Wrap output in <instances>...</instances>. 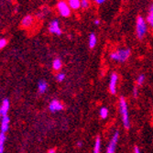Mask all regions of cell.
Here are the masks:
<instances>
[{
  "label": "cell",
  "mask_w": 153,
  "mask_h": 153,
  "mask_svg": "<svg viewBox=\"0 0 153 153\" xmlns=\"http://www.w3.org/2000/svg\"><path fill=\"white\" fill-rule=\"evenodd\" d=\"M119 107H120V113L122 117L123 125L126 129H128L130 127L129 118H128V105L126 99L124 97H120V102H119Z\"/></svg>",
  "instance_id": "1"
},
{
  "label": "cell",
  "mask_w": 153,
  "mask_h": 153,
  "mask_svg": "<svg viewBox=\"0 0 153 153\" xmlns=\"http://www.w3.org/2000/svg\"><path fill=\"white\" fill-rule=\"evenodd\" d=\"M130 50L129 49H126V50H118L117 51H114L110 54V58L114 60V61H117V62H125L128 59V57L130 56Z\"/></svg>",
  "instance_id": "2"
},
{
  "label": "cell",
  "mask_w": 153,
  "mask_h": 153,
  "mask_svg": "<svg viewBox=\"0 0 153 153\" xmlns=\"http://www.w3.org/2000/svg\"><path fill=\"white\" fill-rule=\"evenodd\" d=\"M136 32H137V36L138 39H142L147 32V23L141 16H138L137 18Z\"/></svg>",
  "instance_id": "3"
},
{
  "label": "cell",
  "mask_w": 153,
  "mask_h": 153,
  "mask_svg": "<svg viewBox=\"0 0 153 153\" xmlns=\"http://www.w3.org/2000/svg\"><path fill=\"white\" fill-rule=\"evenodd\" d=\"M57 8L62 17H69L71 15V7L65 1H60L57 4Z\"/></svg>",
  "instance_id": "4"
},
{
  "label": "cell",
  "mask_w": 153,
  "mask_h": 153,
  "mask_svg": "<svg viewBox=\"0 0 153 153\" xmlns=\"http://www.w3.org/2000/svg\"><path fill=\"white\" fill-rule=\"evenodd\" d=\"M118 137H119V133L117 131H116V133L114 134L113 137L111 138V140L108 144L107 149H106V153H114L116 150V147L118 141Z\"/></svg>",
  "instance_id": "5"
},
{
  "label": "cell",
  "mask_w": 153,
  "mask_h": 153,
  "mask_svg": "<svg viewBox=\"0 0 153 153\" xmlns=\"http://www.w3.org/2000/svg\"><path fill=\"white\" fill-rule=\"evenodd\" d=\"M49 31L51 33L56 34V35H62V30L60 27V23L57 19L52 20L49 24Z\"/></svg>",
  "instance_id": "6"
},
{
  "label": "cell",
  "mask_w": 153,
  "mask_h": 153,
  "mask_svg": "<svg viewBox=\"0 0 153 153\" xmlns=\"http://www.w3.org/2000/svg\"><path fill=\"white\" fill-rule=\"evenodd\" d=\"M49 109L51 112L54 113V112H58V111H61L63 109V105L59 101V100H56L54 99L52 100L50 105H49Z\"/></svg>",
  "instance_id": "7"
},
{
  "label": "cell",
  "mask_w": 153,
  "mask_h": 153,
  "mask_svg": "<svg viewBox=\"0 0 153 153\" xmlns=\"http://www.w3.org/2000/svg\"><path fill=\"white\" fill-rule=\"evenodd\" d=\"M117 74H113L111 75L110 82H109V91L112 94L117 93Z\"/></svg>",
  "instance_id": "8"
},
{
  "label": "cell",
  "mask_w": 153,
  "mask_h": 153,
  "mask_svg": "<svg viewBox=\"0 0 153 153\" xmlns=\"http://www.w3.org/2000/svg\"><path fill=\"white\" fill-rule=\"evenodd\" d=\"M8 108H9V101L8 99H4L1 105V108H0V115H1L2 117L7 115Z\"/></svg>",
  "instance_id": "9"
},
{
  "label": "cell",
  "mask_w": 153,
  "mask_h": 153,
  "mask_svg": "<svg viewBox=\"0 0 153 153\" xmlns=\"http://www.w3.org/2000/svg\"><path fill=\"white\" fill-rule=\"evenodd\" d=\"M8 127H9V117L7 116L2 117V121H1V132L2 133H6L8 130Z\"/></svg>",
  "instance_id": "10"
},
{
  "label": "cell",
  "mask_w": 153,
  "mask_h": 153,
  "mask_svg": "<svg viewBox=\"0 0 153 153\" xmlns=\"http://www.w3.org/2000/svg\"><path fill=\"white\" fill-rule=\"evenodd\" d=\"M32 23H33V18L31 16H30V15H27V16L23 18L21 25L24 27H30L32 25Z\"/></svg>",
  "instance_id": "11"
},
{
  "label": "cell",
  "mask_w": 153,
  "mask_h": 153,
  "mask_svg": "<svg viewBox=\"0 0 153 153\" xmlns=\"http://www.w3.org/2000/svg\"><path fill=\"white\" fill-rule=\"evenodd\" d=\"M147 21L149 24V26L151 27H153V4L149 7V14H148V17H147Z\"/></svg>",
  "instance_id": "12"
},
{
  "label": "cell",
  "mask_w": 153,
  "mask_h": 153,
  "mask_svg": "<svg viewBox=\"0 0 153 153\" xmlns=\"http://www.w3.org/2000/svg\"><path fill=\"white\" fill-rule=\"evenodd\" d=\"M100 149H101V140L99 137H97L95 138V142H94V153H100Z\"/></svg>",
  "instance_id": "13"
},
{
  "label": "cell",
  "mask_w": 153,
  "mask_h": 153,
  "mask_svg": "<svg viewBox=\"0 0 153 153\" xmlns=\"http://www.w3.org/2000/svg\"><path fill=\"white\" fill-rule=\"evenodd\" d=\"M68 4L73 9H78L79 7H81V1H79V0H70Z\"/></svg>",
  "instance_id": "14"
},
{
  "label": "cell",
  "mask_w": 153,
  "mask_h": 153,
  "mask_svg": "<svg viewBox=\"0 0 153 153\" xmlns=\"http://www.w3.org/2000/svg\"><path fill=\"white\" fill-rule=\"evenodd\" d=\"M39 93L40 94H43V93H45L46 92V90H47V88H48V85H47V82H45V81H40L39 82Z\"/></svg>",
  "instance_id": "15"
},
{
  "label": "cell",
  "mask_w": 153,
  "mask_h": 153,
  "mask_svg": "<svg viewBox=\"0 0 153 153\" xmlns=\"http://www.w3.org/2000/svg\"><path fill=\"white\" fill-rule=\"evenodd\" d=\"M62 66V61L60 59H55L52 62V67L55 71H60L61 68Z\"/></svg>",
  "instance_id": "16"
},
{
  "label": "cell",
  "mask_w": 153,
  "mask_h": 153,
  "mask_svg": "<svg viewBox=\"0 0 153 153\" xmlns=\"http://www.w3.org/2000/svg\"><path fill=\"white\" fill-rule=\"evenodd\" d=\"M95 44H96V36L94 33H91L89 37V47L93 49L94 48Z\"/></svg>",
  "instance_id": "17"
},
{
  "label": "cell",
  "mask_w": 153,
  "mask_h": 153,
  "mask_svg": "<svg viewBox=\"0 0 153 153\" xmlns=\"http://www.w3.org/2000/svg\"><path fill=\"white\" fill-rule=\"evenodd\" d=\"M6 140V135L5 133H0V153L4 152V142Z\"/></svg>",
  "instance_id": "18"
},
{
  "label": "cell",
  "mask_w": 153,
  "mask_h": 153,
  "mask_svg": "<svg viewBox=\"0 0 153 153\" xmlns=\"http://www.w3.org/2000/svg\"><path fill=\"white\" fill-rule=\"evenodd\" d=\"M99 114H100L101 118H104V119L106 118L107 116H108V109H107L106 107H102V108L100 109Z\"/></svg>",
  "instance_id": "19"
},
{
  "label": "cell",
  "mask_w": 153,
  "mask_h": 153,
  "mask_svg": "<svg viewBox=\"0 0 153 153\" xmlns=\"http://www.w3.org/2000/svg\"><path fill=\"white\" fill-rule=\"evenodd\" d=\"M145 81V76L143 75V74H140V76L137 77V85H142L143 83V82Z\"/></svg>",
  "instance_id": "20"
},
{
  "label": "cell",
  "mask_w": 153,
  "mask_h": 153,
  "mask_svg": "<svg viewBox=\"0 0 153 153\" xmlns=\"http://www.w3.org/2000/svg\"><path fill=\"white\" fill-rule=\"evenodd\" d=\"M88 7H89V1H87V0H82L81 1V7L87 8Z\"/></svg>",
  "instance_id": "21"
},
{
  "label": "cell",
  "mask_w": 153,
  "mask_h": 153,
  "mask_svg": "<svg viewBox=\"0 0 153 153\" xmlns=\"http://www.w3.org/2000/svg\"><path fill=\"white\" fill-rule=\"evenodd\" d=\"M56 79H57V81H59V82H62L64 79H65V74H58L57 75H56Z\"/></svg>",
  "instance_id": "22"
},
{
  "label": "cell",
  "mask_w": 153,
  "mask_h": 153,
  "mask_svg": "<svg viewBox=\"0 0 153 153\" xmlns=\"http://www.w3.org/2000/svg\"><path fill=\"white\" fill-rule=\"evenodd\" d=\"M7 45V39H0V48L3 49Z\"/></svg>",
  "instance_id": "23"
},
{
  "label": "cell",
  "mask_w": 153,
  "mask_h": 153,
  "mask_svg": "<svg viewBox=\"0 0 153 153\" xmlns=\"http://www.w3.org/2000/svg\"><path fill=\"white\" fill-rule=\"evenodd\" d=\"M95 3H96V4L101 5V4H104V3H105V0H96Z\"/></svg>",
  "instance_id": "24"
},
{
  "label": "cell",
  "mask_w": 153,
  "mask_h": 153,
  "mask_svg": "<svg viewBox=\"0 0 153 153\" xmlns=\"http://www.w3.org/2000/svg\"><path fill=\"white\" fill-rule=\"evenodd\" d=\"M133 93H134V96H135V97H137V87H135V88H134Z\"/></svg>",
  "instance_id": "25"
},
{
  "label": "cell",
  "mask_w": 153,
  "mask_h": 153,
  "mask_svg": "<svg viewBox=\"0 0 153 153\" xmlns=\"http://www.w3.org/2000/svg\"><path fill=\"white\" fill-rule=\"evenodd\" d=\"M134 151H135V153H140V149H138V147H135Z\"/></svg>",
  "instance_id": "26"
},
{
  "label": "cell",
  "mask_w": 153,
  "mask_h": 153,
  "mask_svg": "<svg viewBox=\"0 0 153 153\" xmlns=\"http://www.w3.org/2000/svg\"><path fill=\"white\" fill-rule=\"evenodd\" d=\"M94 25L97 26V25H99V24H100V21H99L98 19H95V20L94 21Z\"/></svg>",
  "instance_id": "27"
},
{
  "label": "cell",
  "mask_w": 153,
  "mask_h": 153,
  "mask_svg": "<svg viewBox=\"0 0 153 153\" xmlns=\"http://www.w3.org/2000/svg\"><path fill=\"white\" fill-rule=\"evenodd\" d=\"M48 153H55V149H51L48 151Z\"/></svg>",
  "instance_id": "28"
},
{
  "label": "cell",
  "mask_w": 153,
  "mask_h": 153,
  "mask_svg": "<svg viewBox=\"0 0 153 153\" xmlns=\"http://www.w3.org/2000/svg\"><path fill=\"white\" fill-rule=\"evenodd\" d=\"M77 146L81 148L82 147V142H77Z\"/></svg>",
  "instance_id": "29"
}]
</instances>
